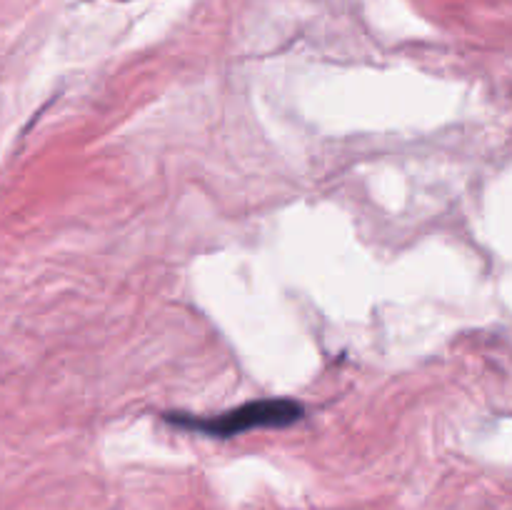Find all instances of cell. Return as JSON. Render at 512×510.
<instances>
[{"label":"cell","mask_w":512,"mask_h":510,"mask_svg":"<svg viewBox=\"0 0 512 510\" xmlns=\"http://www.w3.org/2000/svg\"><path fill=\"white\" fill-rule=\"evenodd\" d=\"M305 408L293 398H260L248 400L238 408H228L215 415H193V413H165L163 420L173 428L200 433L205 438H235V435L250 433V430L265 428H288V425L303 420Z\"/></svg>","instance_id":"obj_1"}]
</instances>
